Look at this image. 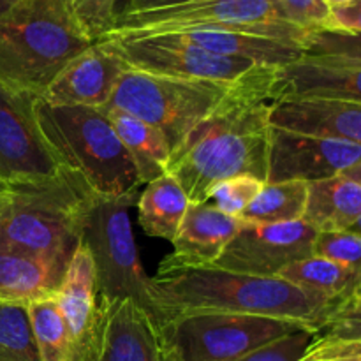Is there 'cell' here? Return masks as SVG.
I'll return each mask as SVG.
<instances>
[{"label": "cell", "instance_id": "obj_1", "mask_svg": "<svg viewBox=\"0 0 361 361\" xmlns=\"http://www.w3.org/2000/svg\"><path fill=\"white\" fill-rule=\"evenodd\" d=\"M277 67H267L236 85L171 152L169 175L190 203L208 201L217 183L235 176L267 178L270 109Z\"/></svg>", "mask_w": 361, "mask_h": 361}, {"label": "cell", "instance_id": "obj_2", "mask_svg": "<svg viewBox=\"0 0 361 361\" xmlns=\"http://www.w3.org/2000/svg\"><path fill=\"white\" fill-rule=\"evenodd\" d=\"M154 323L192 312L267 316L317 331L338 307L281 277H257L217 267H176L161 261L148 282Z\"/></svg>", "mask_w": 361, "mask_h": 361}, {"label": "cell", "instance_id": "obj_3", "mask_svg": "<svg viewBox=\"0 0 361 361\" xmlns=\"http://www.w3.org/2000/svg\"><path fill=\"white\" fill-rule=\"evenodd\" d=\"M35 116L42 137L83 194L136 207L143 187L111 120L97 108L51 106L39 95Z\"/></svg>", "mask_w": 361, "mask_h": 361}, {"label": "cell", "instance_id": "obj_4", "mask_svg": "<svg viewBox=\"0 0 361 361\" xmlns=\"http://www.w3.org/2000/svg\"><path fill=\"white\" fill-rule=\"evenodd\" d=\"M94 42L71 0H18L0 16V85L41 95Z\"/></svg>", "mask_w": 361, "mask_h": 361}, {"label": "cell", "instance_id": "obj_5", "mask_svg": "<svg viewBox=\"0 0 361 361\" xmlns=\"http://www.w3.org/2000/svg\"><path fill=\"white\" fill-rule=\"evenodd\" d=\"M9 187V203L0 212V247L69 267L92 197L66 173L48 182Z\"/></svg>", "mask_w": 361, "mask_h": 361}, {"label": "cell", "instance_id": "obj_6", "mask_svg": "<svg viewBox=\"0 0 361 361\" xmlns=\"http://www.w3.org/2000/svg\"><path fill=\"white\" fill-rule=\"evenodd\" d=\"M210 28L275 39L303 49L310 32L286 20L277 0H197L162 9L118 13L104 35H157L169 32Z\"/></svg>", "mask_w": 361, "mask_h": 361}, {"label": "cell", "instance_id": "obj_7", "mask_svg": "<svg viewBox=\"0 0 361 361\" xmlns=\"http://www.w3.org/2000/svg\"><path fill=\"white\" fill-rule=\"evenodd\" d=\"M161 361H236L307 328L286 319L192 312L155 324Z\"/></svg>", "mask_w": 361, "mask_h": 361}, {"label": "cell", "instance_id": "obj_8", "mask_svg": "<svg viewBox=\"0 0 361 361\" xmlns=\"http://www.w3.org/2000/svg\"><path fill=\"white\" fill-rule=\"evenodd\" d=\"M236 85L154 76L127 67L101 111H122L157 127L173 152Z\"/></svg>", "mask_w": 361, "mask_h": 361}, {"label": "cell", "instance_id": "obj_9", "mask_svg": "<svg viewBox=\"0 0 361 361\" xmlns=\"http://www.w3.org/2000/svg\"><path fill=\"white\" fill-rule=\"evenodd\" d=\"M129 208V204L116 201L92 200L85 214L81 243L94 261L99 298L104 303L134 300L152 316L150 277L137 254Z\"/></svg>", "mask_w": 361, "mask_h": 361}, {"label": "cell", "instance_id": "obj_10", "mask_svg": "<svg viewBox=\"0 0 361 361\" xmlns=\"http://www.w3.org/2000/svg\"><path fill=\"white\" fill-rule=\"evenodd\" d=\"M99 41L106 42L129 69L154 76L240 83L270 67L245 59L215 55L182 41L175 34L108 35Z\"/></svg>", "mask_w": 361, "mask_h": 361}, {"label": "cell", "instance_id": "obj_11", "mask_svg": "<svg viewBox=\"0 0 361 361\" xmlns=\"http://www.w3.org/2000/svg\"><path fill=\"white\" fill-rule=\"evenodd\" d=\"M37 97L0 85V182L6 185L48 182L63 173L39 129Z\"/></svg>", "mask_w": 361, "mask_h": 361}, {"label": "cell", "instance_id": "obj_12", "mask_svg": "<svg viewBox=\"0 0 361 361\" xmlns=\"http://www.w3.org/2000/svg\"><path fill=\"white\" fill-rule=\"evenodd\" d=\"M319 233L305 221L245 224L214 267L257 277H279L289 264L314 256Z\"/></svg>", "mask_w": 361, "mask_h": 361}, {"label": "cell", "instance_id": "obj_13", "mask_svg": "<svg viewBox=\"0 0 361 361\" xmlns=\"http://www.w3.org/2000/svg\"><path fill=\"white\" fill-rule=\"evenodd\" d=\"M361 162L360 145L270 126L264 183L319 182Z\"/></svg>", "mask_w": 361, "mask_h": 361}, {"label": "cell", "instance_id": "obj_14", "mask_svg": "<svg viewBox=\"0 0 361 361\" xmlns=\"http://www.w3.org/2000/svg\"><path fill=\"white\" fill-rule=\"evenodd\" d=\"M73 345V361H97L104 341L106 305L99 298L95 268L87 247L73 254L55 295Z\"/></svg>", "mask_w": 361, "mask_h": 361}, {"label": "cell", "instance_id": "obj_15", "mask_svg": "<svg viewBox=\"0 0 361 361\" xmlns=\"http://www.w3.org/2000/svg\"><path fill=\"white\" fill-rule=\"evenodd\" d=\"M126 71L123 60L106 42L97 41L56 74L41 99L51 106L102 109Z\"/></svg>", "mask_w": 361, "mask_h": 361}, {"label": "cell", "instance_id": "obj_16", "mask_svg": "<svg viewBox=\"0 0 361 361\" xmlns=\"http://www.w3.org/2000/svg\"><path fill=\"white\" fill-rule=\"evenodd\" d=\"M271 94L274 101L317 97L361 102V62L302 56L277 67Z\"/></svg>", "mask_w": 361, "mask_h": 361}, {"label": "cell", "instance_id": "obj_17", "mask_svg": "<svg viewBox=\"0 0 361 361\" xmlns=\"http://www.w3.org/2000/svg\"><path fill=\"white\" fill-rule=\"evenodd\" d=\"M270 126L361 147V102L317 97L279 99L271 104Z\"/></svg>", "mask_w": 361, "mask_h": 361}, {"label": "cell", "instance_id": "obj_18", "mask_svg": "<svg viewBox=\"0 0 361 361\" xmlns=\"http://www.w3.org/2000/svg\"><path fill=\"white\" fill-rule=\"evenodd\" d=\"M243 226L212 203H190L173 240L171 256L162 261L176 267H214Z\"/></svg>", "mask_w": 361, "mask_h": 361}, {"label": "cell", "instance_id": "obj_19", "mask_svg": "<svg viewBox=\"0 0 361 361\" xmlns=\"http://www.w3.org/2000/svg\"><path fill=\"white\" fill-rule=\"evenodd\" d=\"M104 305V341L97 361H161L157 328L148 310L129 298Z\"/></svg>", "mask_w": 361, "mask_h": 361}, {"label": "cell", "instance_id": "obj_20", "mask_svg": "<svg viewBox=\"0 0 361 361\" xmlns=\"http://www.w3.org/2000/svg\"><path fill=\"white\" fill-rule=\"evenodd\" d=\"M66 270L44 257L0 247V302L30 305L55 296Z\"/></svg>", "mask_w": 361, "mask_h": 361}, {"label": "cell", "instance_id": "obj_21", "mask_svg": "<svg viewBox=\"0 0 361 361\" xmlns=\"http://www.w3.org/2000/svg\"><path fill=\"white\" fill-rule=\"evenodd\" d=\"M361 217V189L348 176L335 175L309 183L303 221L317 233L348 231Z\"/></svg>", "mask_w": 361, "mask_h": 361}, {"label": "cell", "instance_id": "obj_22", "mask_svg": "<svg viewBox=\"0 0 361 361\" xmlns=\"http://www.w3.org/2000/svg\"><path fill=\"white\" fill-rule=\"evenodd\" d=\"M111 120L120 141L133 159L141 183L154 182L168 173L171 148L157 127L122 111H104Z\"/></svg>", "mask_w": 361, "mask_h": 361}, {"label": "cell", "instance_id": "obj_23", "mask_svg": "<svg viewBox=\"0 0 361 361\" xmlns=\"http://www.w3.org/2000/svg\"><path fill=\"white\" fill-rule=\"evenodd\" d=\"M190 201L178 180L166 173L161 178L147 183L137 200L140 226L148 236L173 243Z\"/></svg>", "mask_w": 361, "mask_h": 361}, {"label": "cell", "instance_id": "obj_24", "mask_svg": "<svg viewBox=\"0 0 361 361\" xmlns=\"http://www.w3.org/2000/svg\"><path fill=\"white\" fill-rule=\"evenodd\" d=\"M279 277L307 291L317 293L331 302H337L338 305L344 303L361 284L351 270L316 254L289 264Z\"/></svg>", "mask_w": 361, "mask_h": 361}, {"label": "cell", "instance_id": "obj_25", "mask_svg": "<svg viewBox=\"0 0 361 361\" xmlns=\"http://www.w3.org/2000/svg\"><path fill=\"white\" fill-rule=\"evenodd\" d=\"M309 197V183H263L259 194L243 210L240 221L245 224H286L303 221Z\"/></svg>", "mask_w": 361, "mask_h": 361}, {"label": "cell", "instance_id": "obj_26", "mask_svg": "<svg viewBox=\"0 0 361 361\" xmlns=\"http://www.w3.org/2000/svg\"><path fill=\"white\" fill-rule=\"evenodd\" d=\"M41 361H73V345L55 296L28 305Z\"/></svg>", "mask_w": 361, "mask_h": 361}, {"label": "cell", "instance_id": "obj_27", "mask_svg": "<svg viewBox=\"0 0 361 361\" xmlns=\"http://www.w3.org/2000/svg\"><path fill=\"white\" fill-rule=\"evenodd\" d=\"M0 361H41L25 303L0 302Z\"/></svg>", "mask_w": 361, "mask_h": 361}, {"label": "cell", "instance_id": "obj_28", "mask_svg": "<svg viewBox=\"0 0 361 361\" xmlns=\"http://www.w3.org/2000/svg\"><path fill=\"white\" fill-rule=\"evenodd\" d=\"M302 56H326V59L361 62V32H344L321 28L307 35Z\"/></svg>", "mask_w": 361, "mask_h": 361}, {"label": "cell", "instance_id": "obj_29", "mask_svg": "<svg viewBox=\"0 0 361 361\" xmlns=\"http://www.w3.org/2000/svg\"><path fill=\"white\" fill-rule=\"evenodd\" d=\"M263 183V180L250 175H242L235 176V178L224 180V182L217 183V185L210 190L208 203L214 204V207L217 208V210H221L222 214L240 219L243 210H245V208L252 203L254 197L259 194Z\"/></svg>", "mask_w": 361, "mask_h": 361}, {"label": "cell", "instance_id": "obj_30", "mask_svg": "<svg viewBox=\"0 0 361 361\" xmlns=\"http://www.w3.org/2000/svg\"><path fill=\"white\" fill-rule=\"evenodd\" d=\"M314 254L342 264L361 281V235L358 233H319Z\"/></svg>", "mask_w": 361, "mask_h": 361}, {"label": "cell", "instance_id": "obj_31", "mask_svg": "<svg viewBox=\"0 0 361 361\" xmlns=\"http://www.w3.org/2000/svg\"><path fill=\"white\" fill-rule=\"evenodd\" d=\"M85 30L95 42L113 28L118 0H71Z\"/></svg>", "mask_w": 361, "mask_h": 361}, {"label": "cell", "instance_id": "obj_32", "mask_svg": "<svg viewBox=\"0 0 361 361\" xmlns=\"http://www.w3.org/2000/svg\"><path fill=\"white\" fill-rule=\"evenodd\" d=\"M286 20L307 32L328 28L331 7L324 0H277Z\"/></svg>", "mask_w": 361, "mask_h": 361}, {"label": "cell", "instance_id": "obj_33", "mask_svg": "<svg viewBox=\"0 0 361 361\" xmlns=\"http://www.w3.org/2000/svg\"><path fill=\"white\" fill-rule=\"evenodd\" d=\"M314 337H316L314 331L300 330L236 361H300L312 344Z\"/></svg>", "mask_w": 361, "mask_h": 361}, {"label": "cell", "instance_id": "obj_34", "mask_svg": "<svg viewBox=\"0 0 361 361\" xmlns=\"http://www.w3.org/2000/svg\"><path fill=\"white\" fill-rule=\"evenodd\" d=\"M300 361H361V341L316 335Z\"/></svg>", "mask_w": 361, "mask_h": 361}, {"label": "cell", "instance_id": "obj_35", "mask_svg": "<svg viewBox=\"0 0 361 361\" xmlns=\"http://www.w3.org/2000/svg\"><path fill=\"white\" fill-rule=\"evenodd\" d=\"M316 335L317 337L361 341V309L341 303Z\"/></svg>", "mask_w": 361, "mask_h": 361}, {"label": "cell", "instance_id": "obj_36", "mask_svg": "<svg viewBox=\"0 0 361 361\" xmlns=\"http://www.w3.org/2000/svg\"><path fill=\"white\" fill-rule=\"evenodd\" d=\"M328 28L344 32H361V0L342 7H331Z\"/></svg>", "mask_w": 361, "mask_h": 361}, {"label": "cell", "instance_id": "obj_37", "mask_svg": "<svg viewBox=\"0 0 361 361\" xmlns=\"http://www.w3.org/2000/svg\"><path fill=\"white\" fill-rule=\"evenodd\" d=\"M190 2H197V0H126V6L118 13H137V11L162 9V7L182 6V4Z\"/></svg>", "mask_w": 361, "mask_h": 361}, {"label": "cell", "instance_id": "obj_38", "mask_svg": "<svg viewBox=\"0 0 361 361\" xmlns=\"http://www.w3.org/2000/svg\"><path fill=\"white\" fill-rule=\"evenodd\" d=\"M342 175L348 176L349 180H353V182H355L356 185H358L361 189V162H358V164H355V166H351V168H348L345 171H342Z\"/></svg>", "mask_w": 361, "mask_h": 361}, {"label": "cell", "instance_id": "obj_39", "mask_svg": "<svg viewBox=\"0 0 361 361\" xmlns=\"http://www.w3.org/2000/svg\"><path fill=\"white\" fill-rule=\"evenodd\" d=\"M9 197H11V187L0 182V212H2L4 208H6V204L9 203Z\"/></svg>", "mask_w": 361, "mask_h": 361}, {"label": "cell", "instance_id": "obj_40", "mask_svg": "<svg viewBox=\"0 0 361 361\" xmlns=\"http://www.w3.org/2000/svg\"><path fill=\"white\" fill-rule=\"evenodd\" d=\"M344 305H349V307H358V309H361V284L358 286V288L355 289V293H353V295L349 296L348 300H345Z\"/></svg>", "mask_w": 361, "mask_h": 361}, {"label": "cell", "instance_id": "obj_41", "mask_svg": "<svg viewBox=\"0 0 361 361\" xmlns=\"http://www.w3.org/2000/svg\"><path fill=\"white\" fill-rule=\"evenodd\" d=\"M16 2L18 0H0V16H2V14H6L7 11H9Z\"/></svg>", "mask_w": 361, "mask_h": 361}, {"label": "cell", "instance_id": "obj_42", "mask_svg": "<svg viewBox=\"0 0 361 361\" xmlns=\"http://www.w3.org/2000/svg\"><path fill=\"white\" fill-rule=\"evenodd\" d=\"M330 7H342V6H348V4L355 2V0H324Z\"/></svg>", "mask_w": 361, "mask_h": 361}, {"label": "cell", "instance_id": "obj_43", "mask_svg": "<svg viewBox=\"0 0 361 361\" xmlns=\"http://www.w3.org/2000/svg\"><path fill=\"white\" fill-rule=\"evenodd\" d=\"M348 231H353V233H358V235H361V217L358 219V221L355 222V224L351 226V229H348Z\"/></svg>", "mask_w": 361, "mask_h": 361}]
</instances>
